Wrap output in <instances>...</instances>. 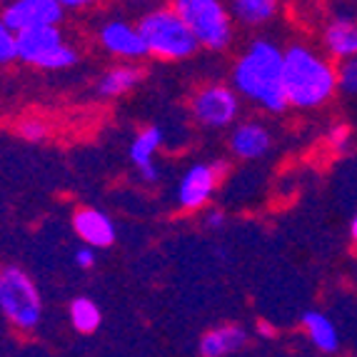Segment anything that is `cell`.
<instances>
[{
	"label": "cell",
	"mask_w": 357,
	"mask_h": 357,
	"mask_svg": "<svg viewBox=\"0 0 357 357\" xmlns=\"http://www.w3.org/2000/svg\"><path fill=\"white\" fill-rule=\"evenodd\" d=\"M322 43L330 55L340 60L357 58V20L350 15H337L333 23L325 28Z\"/></svg>",
	"instance_id": "obj_12"
},
{
	"label": "cell",
	"mask_w": 357,
	"mask_h": 357,
	"mask_svg": "<svg viewBox=\"0 0 357 357\" xmlns=\"http://www.w3.org/2000/svg\"><path fill=\"white\" fill-rule=\"evenodd\" d=\"M205 222H208V227H220L222 222H225V215H222L220 210H213V213H208Z\"/></svg>",
	"instance_id": "obj_27"
},
{
	"label": "cell",
	"mask_w": 357,
	"mask_h": 357,
	"mask_svg": "<svg viewBox=\"0 0 357 357\" xmlns=\"http://www.w3.org/2000/svg\"><path fill=\"white\" fill-rule=\"evenodd\" d=\"M328 140L333 143L335 150H342L347 143H350V128H347V126H335L333 130H330Z\"/></svg>",
	"instance_id": "obj_24"
},
{
	"label": "cell",
	"mask_w": 357,
	"mask_h": 357,
	"mask_svg": "<svg viewBox=\"0 0 357 357\" xmlns=\"http://www.w3.org/2000/svg\"><path fill=\"white\" fill-rule=\"evenodd\" d=\"M337 88L345 96H357V58L342 60L337 70Z\"/></svg>",
	"instance_id": "obj_21"
},
{
	"label": "cell",
	"mask_w": 357,
	"mask_h": 357,
	"mask_svg": "<svg viewBox=\"0 0 357 357\" xmlns=\"http://www.w3.org/2000/svg\"><path fill=\"white\" fill-rule=\"evenodd\" d=\"M350 232H352V238H355V243H357V215H355V220H352V227H350Z\"/></svg>",
	"instance_id": "obj_30"
},
{
	"label": "cell",
	"mask_w": 357,
	"mask_h": 357,
	"mask_svg": "<svg viewBox=\"0 0 357 357\" xmlns=\"http://www.w3.org/2000/svg\"><path fill=\"white\" fill-rule=\"evenodd\" d=\"M227 170L225 162L215 165H192L185 173L183 183L178 188V200L185 210H200L213 195L215 185L222 180V173Z\"/></svg>",
	"instance_id": "obj_8"
},
{
	"label": "cell",
	"mask_w": 357,
	"mask_h": 357,
	"mask_svg": "<svg viewBox=\"0 0 357 357\" xmlns=\"http://www.w3.org/2000/svg\"><path fill=\"white\" fill-rule=\"evenodd\" d=\"M303 328H305V333H307L310 342H312L320 352L333 355V352L337 350V345H340L337 330H335V325L330 322L328 315L310 310V312L303 315Z\"/></svg>",
	"instance_id": "obj_15"
},
{
	"label": "cell",
	"mask_w": 357,
	"mask_h": 357,
	"mask_svg": "<svg viewBox=\"0 0 357 357\" xmlns=\"http://www.w3.org/2000/svg\"><path fill=\"white\" fill-rule=\"evenodd\" d=\"M75 262L83 270H88V268H93V265H96V255H93V250H90V248H83V250L75 252Z\"/></svg>",
	"instance_id": "obj_25"
},
{
	"label": "cell",
	"mask_w": 357,
	"mask_h": 357,
	"mask_svg": "<svg viewBox=\"0 0 357 357\" xmlns=\"http://www.w3.org/2000/svg\"><path fill=\"white\" fill-rule=\"evenodd\" d=\"M140 178H143L145 183H155V180L160 178V170H158V167H155V162H153V165H148V167H143V170H140Z\"/></svg>",
	"instance_id": "obj_26"
},
{
	"label": "cell",
	"mask_w": 357,
	"mask_h": 357,
	"mask_svg": "<svg viewBox=\"0 0 357 357\" xmlns=\"http://www.w3.org/2000/svg\"><path fill=\"white\" fill-rule=\"evenodd\" d=\"M20 135L25 137V140H33V143H38V140H43V137L48 135V126L43 123V120H23L20 123Z\"/></svg>",
	"instance_id": "obj_23"
},
{
	"label": "cell",
	"mask_w": 357,
	"mask_h": 357,
	"mask_svg": "<svg viewBox=\"0 0 357 357\" xmlns=\"http://www.w3.org/2000/svg\"><path fill=\"white\" fill-rule=\"evenodd\" d=\"M100 43L107 53L120 55V58H128V60H137L148 55V48H145L137 28L126 23V20H110V23L102 25Z\"/></svg>",
	"instance_id": "obj_9"
},
{
	"label": "cell",
	"mask_w": 357,
	"mask_h": 357,
	"mask_svg": "<svg viewBox=\"0 0 357 357\" xmlns=\"http://www.w3.org/2000/svg\"><path fill=\"white\" fill-rule=\"evenodd\" d=\"M232 153L243 160H255L270 150V130L260 123H243L230 135Z\"/></svg>",
	"instance_id": "obj_13"
},
{
	"label": "cell",
	"mask_w": 357,
	"mask_h": 357,
	"mask_svg": "<svg viewBox=\"0 0 357 357\" xmlns=\"http://www.w3.org/2000/svg\"><path fill=\"white\" fill-rule=\"evenodd\" d=\"M238 107L240 100L235 96V90L225 88V85H210L192 98V115L197 118V123H203L208 128L230 126L238 115Z\"/></svg>",
	"instance_id": "obj_6"
},
{
	"label": "cell",
	"mask_w": 357,
	"mask_h": 357,
	"mask_svg": "<svg viewBox=\"0 0 357 357\" xmlns=\"http://www.w3.org/2000/svg\"><path fill=\"white\" fill-rule=\"evenodd\" d=\"M160 145H162V130L160 128H148V130H143L135 140H132L130 160L137 165V170L153 165V155Z\"/></svg>",
	"instance_id": "obj_18"
},
{
	"label": "cell",
	"mask_w": 357,
	"mask_h": 357,
	"mask_svg": "<svg viewBox=\"0 0 357 357\" xmlns=\"http://www.w3.org/2000/svg\"><path fill=\"white\" fill-rule=\"evenodd\" d=\"M60 6H63V10H66V8H85L88 6V3H83V0H60Z\"/></svg>",
	"instance_id": "obj_29"
},
{
	"label": "cell",
	"mask_w": 357,
	"mask_h": 357,
	"mask_svg": "<svg viewBox=\"0 0 357 357\" xmlns=\"http://www.w3.org/2000/svg\"><path fill=\"white\" fill-rule=\"evenodd\" d=\"M15 58H18V53H15V33L0 20V66L10 63Z\"/></svg>",
	"instance_id": "obj_22"
},
{
	"label": "cell",
	"mask_w": 357,
	"mask_h": 357,
	"mask_svg": "<svg viewBox=\"0 0 357 357\" xmlns=\"http://www.w3.org/2000/svg\"><path fill=\"white\" fill-rule=\"evenodd\" d=\"M248 342V333L240 325H220V328L210 330L200 340V355L203 357H225L230 352L240 350Z\"/></svg>",
	"instance_id": "obj_14"
},
{
	"label": "cell",
	"mask_w": 357,
	"mask_h": 357,
	"mask_svg": "<svg viewBox=\"0 0 357 357\" xmlns=\"http://www.w3.org/2000/svg\"><path fill=\"white\" fill-rule=\"evenodd\" d=\"M77 63V53L75 48H70V45H58V48H53L48 55H43L40 60H38V68H45V70H63V68H70Z\"/></svg>",
	"instance_id": "obj_20"
},
{
	"label": "cell",
	"mask_w": 357,
	"mask_h": 357,
	"mask_svg": "<svg viewBox=\"0 0 357 357\" xmlns=\"http://www.w3.org/2000/svg\"><path fill=\"white\" fill-rule=\"evenodd\" d=\"M70 320H73V328H75L77 333L90 335L100 328L102 315L93 300L77 298V300H73V305H70Z\"/></svg>",
	"instance_id": "obj_19"
},
{
	"label": "cell",
	"mask_w": 357,
	"mask_h": 357,
	"mask_svg": "<svg viewBox=\"0 0 357 357\" xmlns=\"http://www.w3.org/2000/svg\"><path fill=\"white\" fill-rule=\"evenodd\" d=\"M337 88V73L307 45H290L282 55V90L287 105L317 107Z\"/></svg>",
	"instance_id": "obj_2"
},
{
	"label": "cell",
	"mask_w": 357,
	"mask_h": 357,
	"mask_svg": "<svg viewBox=\"0 0 357 357\" xmlns=\"http://www.w3.org/2000/svg\"><path fill=\"white\" fill-rule=\"evenodd\" d=\"M73 227L88 248H107L115 240V225L105 213L83 208L73 215Z\"/></svg>",
	"instance_id": "obj_11"
},
{
	"label": "cell",
	"mask_w": 357,
	"mask_h": 357,
	"mask_svg": "<svg viewBox=\"0 0 357 357\" xmlns=\"http://www.w3.org/2000/svg\"><path fill=\"white\" fill-rule=\"evenodd\" d=\"M227 13H230V18L245 25H262L278 13V3L273 0H235L230 3Z\"/></svg>",
	"instance_id": "obj_17"
},
{
	"label": "cell",
	"mask_w": 357,
	"mask_h": 357,
	"mask_svg": "<svg viewBox=\"0 0 357 357\" xmlns=\"http://www.w3.org/2000/svg\"><path fill=\"white\" fill-rule=\"evenodd\" d=\"M255 328H257V333H260L262 337H268V340H270V337H275V328L270 325L268 320H257Z\"/></svg>",
	"instance_id": "obj_28"
},
{
	"label": "cell",
	"mask_w": 357,
	"mask_h": 357,
	"mask_svg": "<svg viewBox=\"0 0 357 357\" xmlns=\"http://www.w3.org/2000/svg\"><path fill=\"white\" fill-rule=\"evenodd\" d=\"M173 10L183 18L197 45L210 50H225L230 45L232 18L227 6L218 0H178L173 3Z\"/></svg>",
	"instance_id": "obj_4"
},
{
	"label": "cell",
	"mask_w": 357,
	"mask_h": 357,
	"mask_svg": "<svg viewBox=\"0 0 357 357\" xmlns=\"http://www.w3.org/2000/svg\"><path fill=\"white\" fill-rule=\"evenodd\" d=\"M282 50L273 40H252L232 68V85L240 96L268 107L270 113H282L287 107L282 90Z\"/></svg>",
	"instance_id": "obj_1"
},
{
	"label": "cell",
	"mask_w": 357,
	"mask_h": 357,
	"mask_svg": "<svg viewBox=\"0 0 357 357\" xmlns=\"http://www.w3.org/2000/svg\"><path fill=\"white\" fill-rule=\"evenodd\" d=\"M0 20L18 36L30 28L58 25L63 20V6L60 0H15L3 8Z\"/></svg>",
	"instance_id": "obj_7"
},
{
	"label": "cell",
	"mask_w": 357,
	"mask_h": 357,
	"mask_svg": "<svg viewBox=\"0 0 357 357\" xmlns=\"http://www.w3.org/2000/svg\"><path fill=\"white\" fill-rule=\"evenodd\" d=\"M140 80H143V70H137V68H132V66L110 68V70L102 75L100 83H98V93H100L102 98L126 96V93H130Z\"/></svg>",
	"instance_id": "obj_16"
},
{
	"label": "cell",
	"mask_w": 357,
	"mask_h": 357,
	"mask_svg": "<svg viewBox=\"0 0 357 357\" xmlns=\"http://www.w3.org/2000/svg\"><path fill=\"white\" fill-rule=\"evenodd\" d=\"M135 28L143 38L145 48H148V55L183 60L195 55V50L200 48L188 25L183 23V18L173 8H158V10L145 13Z\"/></svg>",
	"instance_id": "obj_3"
},
{
	"label": "cell",
	"mask_w": 357,
	"mask_h": 357,
	"mask_svg": "<svg viewBox=\"0 0 357 357\" xmlns=\"http://www.w3.org/2000/svg\"><path fill=\"white\" fill-rule=\"evenodd\" d=\"M0 310L20 330H33L40 322V292L36 282L30 280V275L15 265L0 270Z\"/></svg>",
	"instance_id": "obj_5"
},
{
	"label": "cell",
	"mask_w": 357,
	"mask_h": 357,
	"mask_svg": "<svg viewBox=\"0 0 357 357\" xmlns=\"http://www.w3.org/2000/svg\"><path fill=\"white\" fill-rule=\"evenodd\" d=\"M63 45V33L58 25H45V28H30L15 36V53L20 60L38 66L43 55H48L53 48Z\"/></svg>",
	"instance_id": "obj_10"
}]
</instances>
